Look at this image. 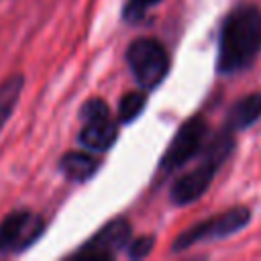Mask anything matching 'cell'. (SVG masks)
<instances>
[{
	"mask_svg": "<svg viewBox=\"0 0 261 261\" xmlns=\"http://www.w3.org/2000/svg\"><path fill=\"white\" fill-rule=\"evenodd\" d=\"M261 53V8L255 4H241L232 8L218 35L216 71L232 75L249 69Z\"/></svg>",
	"mask_w": 261,
	"mask_h": 261,
	"instance_id": "1",
	"label": "cell"
},
{
	"mask_svg": "<svg viewBox=\"0 0 261 261\" xmlns=\"http://www.w3.org/2000/svg\"><path fill=\"white\" fill-rule=\"evenodd\" d=\"M234 149V133L228 128H222L208 145L202 149V159L200 163L179 175L169 190V198L175 206H188L196 202L204 192L210 188L216 171L222 167V163L228 159V155Z\"/></svg>",
	"mask_w": 261,
	"mask_h": 261,
	"instance_id": "2",
	"label": "cell"
},
{
	"mask_svg": "<svg viewBox=\"0 0 261 261\" xmlns=\"http://www.w3.org/2000/svg\"><path fill=\"white\" fill-rule=\"evenodd\" d=\"M251 218H253V212L249 206H245V204L232 206V208H228L216 216H210L202 222H196L190 228H186L184 232H179L173 239L171 251L179 253V251H186V249L200 245V243L218 241V239H226L230 234H237L239 230H243L251 222Z\"/></svg>",
	"mask_w": 261,
	"mask_h": 261,
	"instance_id": "3",
	"label": "cell"
},
{
	"mask_svg": "<svg viewBox=\"0 0 261 261\" xmlns=\"http://www.w3.org/2000/svg\"><path fill=\"white\" fill-rule=\"evenodd\" d=\"M126 63L135 82L143 90H155L169 73V53L161 41L139 37L126 47Z\"/></svg>",
	"mask_w": 261,
	"mask_h": 261,
	"instance_id": "4",
	"label": "cell"
},
{
	"mask_svg": "<svg viewBox=\"0 0 261 261\" xmlns=\"http://www.w3.org/2000/svg\"><path fill=\"white\" fill-rule=\"evenodd\" d=\"M208 130L210 124L202 114H194L188 120H184L159 161V171L171 173L177 167L186 165L190 159H194L198 153H202L208 139Z\"/></svg>",
	"mask_w": 261,
	"mask_h": 261,
	"instance_id": "5",
	"label": "cell"
},
{
	"mask_svg": "<svg viewBox=\"0 0 261 261\" xmlns=\"http://www.w3.org/2000/svg\"><path fill=\"white\" fill-rule=\"evenodd\" d=\"M84 122L77 143L90 151H108L118 139V126L110 116V106L102 98H90L80 108Z\"/></svg>",
	"mask_w": 261,
	"mask_h": 261,
	"instance_id": "6",
	"label": "cell"
},
{
	"mask_svg": "<svg viewBox=\"0 0 261 261\" xmlns=\"http://www.w3.org/2000/svg\"><path fill=\"white\" fill-rule=\"evenodd\" d=\"M45 232V218L33 210H12L0 222V255L29 249Z\"/></svg>",
	"mask_w": 261,
	"mask_h": 261,
	"instance_id": "7",
	"label": "cell"
},
{
	"mask_svg": "<svg viewBox=\"0 0 261 261\" xmlns=\"http://www.w3.org/2000/svg\"><path fill=\"white\" fill-rule=\"evenodd\" d=\"M130 241V222L124 216L112 218L106 222L96 234H92L75 253L73 257L80 259H112L116 257Z\"/></svg>",
	"mask_w": 261,
	"mask_h": 261,
	"instance_id": "8",
	"label": "cell"
},
{
	"mask_svg": "<svg viewBox=\"0 0 261 261\" xmlns=\"http://www.w3.org/2000/svg\"><path fill=\"white\" fill-rule=\"evenodd\" d=\"M259 118H261V92H251V94L243 96L241 100H237L228 108L224 128H228L232 133L245 130V128L253 126Z\"/></svg>",
	"mask_w": 261,
	"mask_h": 261,
	"instance_id": "9",
	"label": "cell"
},
{
	"mask_svg": "<svg viewBox=\"0 0 261 261\" xmlns=\"http://www.w3.org/2000/svg\"><path fill=\"white\" fill-rule=\"evenodd\" d=\"M100 167V161L86 151H67L59 157V171L71 181L90 179Z\"/></svg>",
	"mask_w": 261,
	"mask_h": 261,
	"instance_id": "10",
	"label": "cell"
},
{
	"mask_svg": "<svg viewBox=\"0 0 261 261\" xmlns=\"http://www.w3.org/2000/svg\"><path fill=\"white\" fill-rule=\"evenodd\" d=\"M22 88H24V75L22 73H12L0 84V133L16 108L20 94H22Z\"/></svg>",
	"mask_w": 261,
	"mask_h": 261,
	"instance_id": "11",
	"label": "cell"
},
{
	"mask_svg": "<svg viewBox=\"0 0 261 261\" xmlns=\"http://www.w3.org/2000/svg\"><path fill=\"white\" fill-rule=\"evenodd\" d=\"M145 104H147V94H145L143 90L124 94V96L120 98V102H118V108H116V112H118V114H116L118 120L124 122V124L133 122V120L143 112Z\"/></svg>",
	"mask_w": 261,
	"mask_h": 261,
	"instance_id": "12",
	"label": "cell"
},
{
	"mask_svg": "<svg viewBox=\"0 0 261 261\" xmlns=\"http://www.w3.org/2000/svg\"><path fill=\"white\" fill-rule=\"evenodd\" d=\"M153 245H155V237L153 234L137 237V239L128 241V257L130 259H143L153 251Z\"/></svg>",
	"mask_w": 261,
	"mask_h": 261,
	"instance_id": "13",
	"label": "cell"
},
{
	"mask_svg": "<svg viewBox=\"0 0 261 261\" xmlns=\"http://www.w3.org/2000/svg\"><path fill=\"white\" fill-rule=\"evenodd\" d=\"M159 2L161 0H128L126 6H124V18L135 22V20H139L145 14L147 8H151V6L159 4Z\"/></svg>",
	"mask_w": 261,
	"mask_h": 261,
	"instance_id": "14",
	"label": "cell"
}]
</instances>
